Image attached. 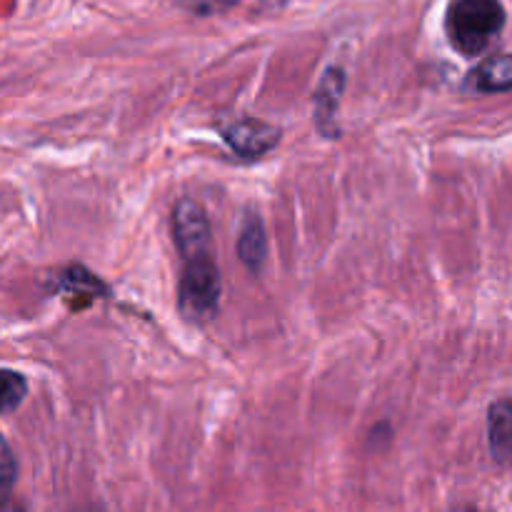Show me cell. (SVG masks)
I'll list each match as a JSON object with an SVG mask.
<instances>
[{
  "label": "cell",
  "mask_w": 512,
  "mask_h": 512,
  "mask_svg": "<svg viewBox=\"0 0 512 512\" xmlns=\"http://www.w3.org/2000/svg\"><path fill=\"white\" fill-rule=\"evenodd\" d=\"M15 478H18V465H15V458L13 453H10L8 443H5V438L0 435V503L10 498Z\"/></svg>",
  "instance_id": "8fae6325"
},
{
  "label": "cell",
  "mask_w": 512,
  "mask_h": 512,
  "mask_svg": "<svg viewBox=\"0 0 512 512\" xmlns=\"http://www.w3.org/2000/svg\"><path fill=\"white\" fill-rule=\"evenodd\" d=\"M63 290L68 295H83L85 300L105 298V285L98 278H93L88 270L78 268V265L63 275Z\"/></svg>",
  "instance_id": "9c48e42d"
},
{
  "label": "cell",
  "mask_w": 512,
  "mask_h": 512,
  "mask_svg": "<svg viewBox=\"0 0 512 512\" xmlns=\"http://www.w3.org/2000/svg\"><path fill=\"white\" fill-rule=\"evenodd\" d=\"M470 88L475 93H508L512 85V60L510 55L500 53L480 63L470 73Z\"/></svg>",
  "instance_id": "52a82bcc"
},
{
  "label": "cell",
  "mask_w": 512,
  "mask_h": 512,
  "mask_svg": "<svg viewBox=\"0 0 512 512\" xmlns=\"http://www.w3.org/2000/svg\"><path fill=\"white\" fill-rule=\"evenodd\" d=\"M278 140L280 130L258 118L238 120L230 128H225V143L243 158H260L268 150H273Z\"/></svg>",
  "instance_id": "277c9868"
},
{
  "label": "cell",
  "mask_w": 512,
  "mask_h": 512,
  "mask_svg": "<svg viewBox=\"0 0 512 512\" xmlns=\"http://www.w3.org/2000/svg\"><path fill=\"white\" fill-rule=\"evenodd\" d=\"M450 512H480V510H475V508H453Z\"/></svg>",
  "instance_id": "5bb4252c"
},
{
  "label": "cell",
  "mask_w": 512,
  "mask_h": 512,
  "mask_svg": "<svg viewBox=\"0 0 512 512\" xmlns=\"http://www.w3.org/2000/svg\"><path fill=\"white\" fill-rule=\"evenodd\" d=\"M345 90V70L343 68H328L320 78L318 88H315V123L325 138H338V105Z\"/></svg>",
  "instance_id": "5b68a950"
},
{
  "label": "cell",
  "mask_w": 512,
  "mask_h": 512,
  "mask_svg": "<svg viewBox=\"0 0 512 512\" xmlns=\"http://www.w3.org/2000/svg\"><path fill=\"white\" fill-rule=\"evenodd\" d=\"M28 395V380L15 370H0V415L18 408Z\"/></svg>",
  "instance_id": "30bf717a"
},
{
  "label": "cell",
  "mask_w": 512,
  "mask_h": 512,
  "mask_svg": "<svg viewBox=\"0 0 512 512\" xmlns=\"http://www.w3.org/2000/svg\"><path fill=\"white\" fill-rule=\"evenodd\" d=\"M505 25L500 0H453L445 18V30L453 48L463 55H478L493 43Z\"/></svg>",
  "instance_id": "6da1fadb"
},
{
  "label": "cell",
  "mask_w": 512,
  "mask_h": 512,
  "mask_svg": "<svg viewBox=\"0 0 512 512\" xmlns=\"http://www.w3.org/2000/svg\"><path fill=\"white\" fill-rule=\"evenodd\" d=\"M220 273L213 253L183 258V275L178 285V308L190 323H208L220 305Z\"/></svg>",
  "instance_id": "7a4b0ae2"
},
{
  "label": "cell",
  "mask_w": 512,
  "mask_h": 512,
  "mask_svg": "<svg viewBox=\"0 0 512 512\" xmlns=\"http://www.w3.org/2000/svg\"><path fill=\"white\" fill-rule=\"evenodd\" d=\"M0 512H25V508L20 503H15L13 498H8L0 503Z\"/></svg>",
  "instance_id": "4fadbf2b"
},
{
  "label": "cell",
  "mask_w": 512,
  "mask_h": 512,
  "mask_svg": "<svg viewBox=\"0 0 512 512\" xmlns=\"http://www.w3.org/2000/svg\"><path fill=\"white\" fill-rule=\"evenodd\" d=\"M488 443H490V455H493L495 463L498 465L508 463L510 450H512V410H510L508 398L490 405Z\"/></svg>",
  "instance_id": "8992f818"
},
{
  "label": "cell",
  "mask_w": 512,
  "mask_h": 512,
  "mask_svg": "<svg viewBox=\"0 0 512 512\" xmlns=\"http://www.w3.org/2000/svg\"><path fill=\"white\" fill-rule=\"evenodd\" d=\"M238 253L250 273H258L263 268L265 258H268V238H265V228L255 213L245 215L243 230H240L238 238Z\"/></svg>",
  "instance_id": "ba28073f"
},
{
  "label": "cell",
  "mask_w": 512,
  "mask_h": 512,
  "mask_svg": "<svg viewBox=\"0 0 512 512\" xmlns=\"http://www.w3.org/2000/svg\"><path fill=\"white\" fill-rule=\"evenodd\" d=\"M190 8L200 15H210V13H220V10H228L230 5H235L238 0H188Z\"/></svg>",
  "instance_id": "7c38bea8"
},
{
  "label": "cell",
  "mask_w": 512,
  "mask_h": 512,
  "mask_svg": "<svg viewBox=\"0 0 512 512\" xmlns=\"http://www.w3.org/2000/svg\"><path fill=\"white\" fill-rule=\"evenodd\" d=\"M173 238L180 255L213 253V240H210V223L203 205L193 198H180L173 208Z\"/></svg>",
  "instance_id": "3957f363"
}]
</instances>
